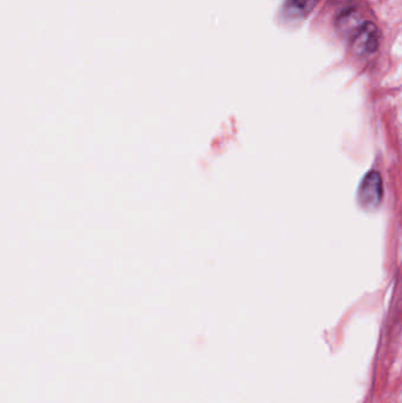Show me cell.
<instances>
[{
    "label": "cell",
    "mask_w": 402,
    "mask_h": 403,
    "mask_svg": "<svg viewBox=\"0 0 402 403\" xmlns=\"http://www.w3.org/2000/svg\"><path fill=\"white\" fill-rule=\"evenodd\" d=\"M352 50L357 56H368L378 51L381 42L380 31L376 24L364 22L353 35Z\"/></svg>",
    "instance_id": "1"
},
{
    "label": "cell",
    "mask_w": 402,
    "mask_h": 403,
    "mask_svg": "<svg viewBox=\"0 0 402 403\" xmlns=\"http://www.w3.org/2000/svg\"><path fill=\"white\" fill-rule=\"evenodd\" d=\"M382 180L379 173L371 171L364 176L359 188V202L366 210L379 207L382 200Z\"/></svg>",
    "instance_id": "2"
},
{
    "label": "cell",
    "mask_w": 402,
    "mask_h": 403,
    "mask_svg": "<svg viewBox=\"0 0 402 403\" xmlns=\"http://www.w3.org/2000/svg\"><path fill=\"white\" fill-rule=\"evenodd\" d=\"M318 0H288V12L297 17L308 16Z\"/></svg>",
    "instance_id": "4"
},
{
    "label": "cell",
    "mask_w": 402,
    "mask_h": 403,
    "mask_svg": "<svg viewBox=\"0 0 402 403\" xmlns=\"http://www.w3.org/2000/svg\"><path fill=\"white\" fill-rule=\"evenodd\" d=\"M364 23V22H361L360 17L357 16L355 12L349 11L339 18V20H337V29L340 30L342 35H350V38H352L353 35L357 31V29Z\"/></svg>",
    "instance_id": "3"
}]
</instances>
